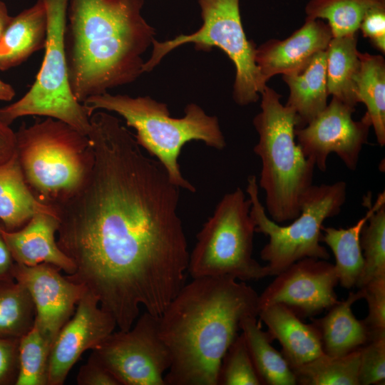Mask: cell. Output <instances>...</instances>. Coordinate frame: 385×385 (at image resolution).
<instances>
[{
    "label": "cell",
    "instance_id": "26",
    "mask_svg": "<svg viewBox=\"0 0 385 385\" xmlns=\"http://www.w3.org/2000/svg\"><path fill=\"white\" fill-rule=\"evenodd\" d=\"M360 66L355 77L358 103L366 107L378 143L385 145V61L381 55L359 52Z\"/></svg>",
    "mask_w": 385,
    "mask_h": 385
},
{
    "label": "cell",
    "instance_id": "36",
    "mask_svg": "<svg viewBox=\"0 0 385 385\" xmlns=\"http://www.w3.org/2000/svg\"><path fill=\"white\" fill-rule=\"evenodd\" d=\"M359 30L369 39L371 45L382 54L385 53V7L369 11L363 18Z\"/></svg>",
    "mask_w": 385,
    "mask_h": 385
},
{
    "label": "cell",
    "instance_id": "10",
    "mask_svg": "<svg viewBox=\"0 0 385 385\" xmlns=\"http://www.w3.org/2000/svg\"><path fill=\"white\" fill-rule=\"evenodd\" d=\"M39 1L48 21L43 61L30 89L18 101L0 108V120L10 125L24 116L49 117L88 135L90 116L74 97L68 80L65 30L69 0Z\"/></svg>",
    "mask_w": 385,
    "mask_h": 385
},
{
    "label": "cell",
    "instance_id": "5",
    "mask_svg": "<svg viewBox=\"0 0 385 385\" xmlns=\"http://www.w3.org/2000/svg\"><path fill=\"white\" fill-rule=\"evenodd\" d=\"M260 111L253 125L259 140L255 153L262 163L259 185L265 193V210L275 222L292 221L300 214V202L313 185L314 163L306 158L295 138V112L267 85L260 93Z\"/></svg>",
    "mask_w": 385,
    "mask_h": 385
},
{
    "label": "cell",
    "instance_id": "18",
    "mask_svg": "<svg viewBox=\"0 0 385 385\" xmlns=\"http://www.w3.org/2000/svg\"><path fill=\"white\" fill-rule=\"evenodd\" d=\"M257 316L272 339L282 346V354L291 369L324 354L317 329L304 323L289 308L273 304L259 309Z\"/></svg>",
    "mask_w": 385,
    "mask_h": 385
},
{
    "label": "cell",
    "instance_id": "19",
    "mask_svg": "<svg viewBox=\"0 0 385 385\" xmlns=\"http://www.w3.org/2000/svg\"><path fill=\"white\" fill-rule=\"evenodd\" d=\"M47 27L46 11L39 0L11 16L0 38V71L16 67L44 49Z\"/></svg>",
    "mask_w": 385,
    "mask_h": 385
},
{
    "label": "cell",
    "instance_id": "9",
    "mask_svg": "<svg viewBox=\"0 0 385 385\" xmlns=\"http://www.w3.org/2000/svg\"><path fill=\"white\" fill-rule=\"evenodd\" d=\"M202 24L195 32L180 34L165 41H153L152 53L143 66L150 72L173 50L193 43L195 50L210 51L213 47L223 51L235 67L232 87L234 101L240 106L255 103L267 86L255 61V43L245 33L240 0H198Z\"/></svg>",
    "mask_w": 385,
    "mask_h": 385
},
{
    "label": "cell",
    "instance_id": "20",
    "mask_svg": "<svg viewBox=\"0 0 385 385\" xmlns=\"http://www.w3.org/2000/svg\"><path fill=\"white\" fill-rule=\"evenodd\" d=\"M363 299L361 290L350 292L348 297L332 306L320 319L312 320L318 330L324 354L342 356L360 349L370 340L363 319L356 318L352 304Z\"/></svg>",
    "mask_w": 385,
    "mask_h": 385
},
{
    "label": "cell",
    "instance_id": "17",
    "mask_svg": "<svg viewBox=\"0 0 385 385\" xmlns=\"http://www.w3.org/2000/svg\"><path fill=\"white\" fill-rule=\"evenodd\" d=\"M58 226L56 215L39 212L19 230L6 231L1 227L0 232L15 263L27 266L49 263L70 275L75 272V265L57 243Z\"/></svg>",
    "mask_w": 385,
    "mask_h": 385
},
{
    "label": "cell",
    "instance_id": "33",
    "mask_svg": "<svg viewBox=\"0 0 385 385\" xmlns=\"http://www.w3.org/2000/svg\"><path fill=\"white\" fill-rule=\"evenodd\" d=\"M359 350V384L370 385L384 383L385 379V336L371 339Z\"/></svg>",
    "mask_w": 385,
    "mask_h": 385
},
{
    "label": "cell",
    "instance_id": "21",
    "mask_svg": "<svg viewBox=\"0 0 385 385\" xmlns=\"http://www.w3.org/2000/svg\"><path fill=\"white\" fill-rule=\"evenodd\" d=\"M57 216L56 210L40 202L28 186L16 153L0 164V223L6 231L24 226L36 214Z\"/></svg>",
    "mask_w": 385,
    "mask_h": 385
},
{
    "label": "cell",
    "instance_id": "34",
    "mask_svg": "<svg viewBox=\"0 0 385 385\" xmlns=\"http://www.w3.org/2000/svg\"><path fill=\"white\" fill-rule=\"evenodd\" d=\"M359 289L368 304V315L363 321L370 339L385 336V277L375 278Z\"/></svg>",
    "mask_w": 385,
    "mask_h": 385
},
{
    "label": "cell",
    "instance_id": "28",
    "mask_svg": "<svg viewBox=\"0 0 385 385\" xmlns=\"http://www.w3.org/2000/svg\"><path fill=\"white\" fill-rule=\"evenodd\" d=\"M359 349L342 356L323 354L292 368L297 384L359 385Z\"/></svg>",
    "mask_w": 385,
    "mask_h": 385
},
{
    "label": "cell",
    "instance_id": "24",
    "mask_svg": "<svg viewBox=\"0 0 385 385\" xmlns=\"http://www.w3.org/2000/svg\"><path fill=\"white\" fill-rule=\"evenodd\" d=\"M240 329L262 384H297L289 364L283 355L272 346L273 339L268 332L262 329L257 316H249L242 319Z\"/></svg>",
    "mask_w": 385,
    "mask_h": 385
},
{
    "label": "cell",
    "instance_id": "32",
    "mask_svg": "<svg viewBox=\"0 0 385 385\" xmlns=\"http://www.w3.org/2000/svg\"><path fill=\"white\" fill-rule=\"evenodd\" d=\"M261 384L241 333L231 344L222 359L218 385Z\"/></svg>",
    "mask_w": 385,
    "mask_h": 385
},
{
    "label": "cell",
    "instance_id": "39",
    "mask_svg": "<svg viewBox=\"0 0 385 385\" xmlns=\"http://www.w3.org/2000/svg\"><path fill=\"white\" fill-rule=\"evenodd\" d=\"M2 227L0 223V228ZM14 261L9 252L5 241L0 232V279L14 278L12 270Z\"/></svg>",
    "mask_w": 385,
    "mask_h": 385
},
{
    "label": "cell",
    "instance_id": "7",
    "mask_svg": "<svg viewBox=\"0 0 385 385\" xmlns=\"http://www.w3.org/2000/svg\"><path fill=\"white\" fill-rule=\"evenodd\" d=\"M246 190L251 202L250 215L255 232L269 237L260 257L267 262L270 276L277 275L303 258H329L327 249L320 244L322 227L326 219L340 212L345 202L346 185L344 181L312 185L302 197L300 214L285 226L267 216L259 197V186L255 175L248 177Z\"/></svg>",
    "mask_w": 385,
    "mask_h": 385
},
{
    "label": "cell",
    "instance_id": "27",
    "mask_svg": "<svg viewBox=\"0 0 385 385\" xmlns=\"http://www.w3.org/2000/svg\"><path fill=\"white\" fill-rule=\"evenodd\" d=\"M385 7V0H309L306 18L327 20L332 36L358 32L365 14L371 9Z\"/></svg>",
    "mask_w": 385,
    "mask_h": 385
},
{
    "label": "cell",
    "instance_id": "35",
    "mask_svg": "<svg viewBox=\"0 0 385 385\" xmlns=\"http://www.w3.org/2000/svg\"><path fill=\"white\" fill-rule=\"evenodd\" d=\"M19 339L0 337V385H16L19 372Z\"/></svg>",
    "mask_w": 385,
    "mask_h": 385
},
{
    "label": "cell",
    "instance_id": "11",
    "mask_svg": "<svg viewBox=\"0 0 385 385\" xmlns=\"http://www.w3.org/2000/svg\"><path fill=\"white\" fill-rule=\"evenodd\" d=\"M120 385H165L170 354L158 331V317L145 311L126 331L113 332L92 349Z\"/></svg>",
    "mask_w": 385,
    "mask_h": 385
},
{
    "label": "cell",
    "instance_id": "30",
    "mask_svg": "<svg viewBox=\"0 0 385 385\" xmlns=\"http://www.w3.org/2000/svg\"><path fill=\"white\" fill-rule=\"evenodd\" d=\"M53 340L39 327L19 339V372L16 385H48L49 356Z\"/></svg>",
    "mask_w": 385,
    "mask_h": 385
},
{
    "label": "cell",
    "instance_id": "40",
    "mask_svg": "<svg viewBox=\"0 0 385 385\" xmlns=\"http://www.w3.org/2000/svg\"><path fill=\"white\" fill-rule=\"evenodd\" d=\"M11 16L9 14L6 4L0 0V38L9 24Z\"/></svg>",
    "mask_w": 385,
    "mask_h": 385
},
{
    "label": "cell",
    "instance_id": "22",
    "mask_svg": "<svg viewBox=\"0 0 385 385\" xmlns=\"http://www.w3.org/2000/svg\"><path fill=\"white\" fill-rule=\"evenodd\" d=\"M289 91L285 104L295 112L296 128H302L319 115L327 105L326 50L317 53L302 69L283 75Z\"/></svg>",
    "mask_w": 385,
    "mask_h": 385
},
{
    "label": "cell",
    "instance_id": "8",
    "mask_svg": "<svg viewBox=\"0 0 385 385\" xmlns=\"http://www.w3.org/2000/svg\"><path fill=\"white\" fill-rule=\"evenodd\" d=\"M251 202L240 188L226 193L197 234L190 254L192 278L227 277L242 282L270 276L268 268L252 257L255 225Z\"/></svg>",
    "mask_w": 385,
    "mask_h": 385
},
{
    "label": "cell",
    "instance_id": "31",
    "mask_svg": "<svg viewBox=\"0 0 385 385\" xmlns=\"http://www.w3.org/2000/svg\"><path fill=\"white\" fill-rule=\"evenodd\" d=\"M364 267L356 287L385 277V202L369 217L360 235Z\"/></svg>",
    "mask_w": 385,
    "mask_h": 385
},
{
    "label": "cell",
    "instance_id": "29",
    "mask_svg": "<svg viewBox=\"0 0 385 385\" xmlns=\"http://www.w3.org/2000/svg\"><path fill=\"white\" fill-rule=\"evenodd\" d=\"M35 317L26 288L14 278L0 279V337L20 339L33 327Z\"/></svg>",
    "mask_w": 385,
    "mask_h": 385
},
{
    "label": "cell",
    "instance_id": "1",
    "mask_svg": "<svg viewBox=\"0 0 385 385\" xmlns=\"http://www.w3.org/2000/svg\"><path fill=\"white\" fill-rule=\"evenodd\" d=\"M92 166L55 208L66 275L128 330L140 308L160 317L185 284L190 253L178 215L180 188L110 112L90 117Z\"/></svg>",
    "mask_w": 385,
    "mask_h": 385
},
{
    "label": "cell",
    "instance_id": "3",
    "mask_svg": "<svg viewBox=\"0 0 385 385\" xmlns=\"http://www.w3.org/2000/svg\"><path fill=\"white\" fill-rule=\"evenodd\" d=\"M144 0H69L65 30L68 80L76 100L134 82L155 31Z\"/></svg>",
    "mask_w": 385,
    "mask_h": 385
},
{
    "label": "cell",
    "instance_id": "14",
    "mask_svg": "<svg viewBox=\"0 0 385 385\" xmlns=\"http://www.w3.org/2000/svg\"><path fill=\"white\" fill-rule=\"evenodd\" d=\"M117 327L113 317L86 291L70 319L63 326L51 346L48 385H62L81 356L101 344Z\"/></svg>",
    "mask_w": 385,
    "mask_h": 385
},
{
    "label": "cell",
    "instance_id": "16",
    "mask_svg": "<svg viewBox=\"0 0 385 385\" xmlns=\"http://www.w3.org/2000/svg\"><path fill=\"white\" fill-rule=\"evenodd\" d=\"M333 38L327 23L305 19L304 24L284 40L270 39L256 46L255 61L267 83L274 76L287 75L305 67Z\"/></svg>",
    "mask_w": 385,
    "mask_h": 385
},
{
    "label": "cell",
    "instance_id": "13",
    "mask_svg": "<svg viewBox=\"0 0 385 385\" xmlns=\"http://www.w3.org/2000/svg\"><path fill=\"white\" fill-rule=\"evenodd\" d=\"M339 283L333 264L326 260L306 257L276 275L259 295L260 309L282 304L299 317H310L339 302L335 292Z\"/></svg>",
    "mask_w": 385,
    "mask_h": 385
},
{
    "label": "cell",
    "instance_id": "15",
    "mask_svg": "<svg viewBox=\"0 0 385 385\" xmlns=\"http://www.w3.org/2000/svg\"><path fill=\"white\" fill-rule=\"evenodd\" d=\"M49 263L27 266L14 263V279L29 291L36 310L34 323L54 342L73 316L86 289L61 274Z\"/></svg>",
    "mask_w": 385,
    "mask_h": 385
},
{
    "label": "cell",
    "instance_id": "6",
    "mask_svg": "<svg viewBox=\"0 0 385 385\" xmlns=\"http://www.w3.org/2000/svg\"><path fill=\"white\" fill-rule=\"evenodd\" d=\"M15 135L28 186L40 202L55 208L79 188L92 166L88 136L49 117L30 125L23 123Z\"/></svg>",
    "mask_w": 385,
    "mask_h": 385
},
{
    "label": "cell",
    "instance_id": "23",
    "mask_svg": "<svg viewBox=\"0 0 385 385\" xmlns=\"http://www.w3.org/2000/svg\"><path fill=\"white\" fill-rule=\"evenodd\" d=\"M368 210L356 224L348 228L322 227L321 242L332 250L334 265L340 285L346 289L356 287L364 267V257L360 245V235L371 213L385 202V193H381L374 205L371 197H366Z\"/></svg>",
    "mask_w": 385,
    "mask_h": 385
},
{
    "label": "cell",
    "instance_id": "4",
    "mask_svg": "<svg viewBox=\"0 0 385 385\" xmlns=\"http://www.w3.org/2000/svg\"><path fill=\"white\" fill-rule=\"evenodd\" d=\"M91 117L96 111L114 112L127 126L134 128L138 145L165 168L172 183L181 189H196L183 175L178 158L185 143L202 141L207 146L222 150L226 146L218 119L207 114L196 103L185 108L182 118L170 116L168 106L150 96L131 97L106 92L90 97L83 103Z\"/></svg>",
    "mask_w": 385,
    "mask_h": 385
},
{
    "label": "cell",
    "instance_id": "12",
    "mask_svg": "<svg viewBox=\"0 0 385 385\" xmlns=\"http://www.w3.org/2000/svg\"><path fill=\"white\" fill-rule=\"evenodd\" d=\"M354 111L355 107L332 97L311 122L295 129L296 141L303 154L321 171H326L331 153L337 155L350 170H356L371 123L366 113L360 120H354Z\"/></svg>",
    "mask_w": 385,
    "mask_h": 385
},
{
    "label": "cell",
    "instance_id": "2",
    "mask_svg": "<svg viewBox=\"0 0 385 385\" xmlns=\"http://www.w3.org/2000/svg\"><path fill=\"white\" fill-rule=\"evenodd\" d=\"M259 294L227 277L185 284L158 317L159 334L171 364L165 385H218L222 359L242 319L258 314Z\"/></svg>",
    "mask_w": 385,
    "mask_h": 385
},
{
    "label": "cell",
    "instance_id": "25",
    "mask_svg": "<svg viewBox=\"0 0 385 385\" xmlns=\"http://www.w3.org/2000/svg\"><path fill=\"white\" fill-rule=\"evenodd\" d=\"M357 49V32L333 37L327 49V83L328 94L355 107V77L360 66Z\"/></svg>",
    "mask_w": 385,
    "mask_h": 385
},
{
    "label": "cell",
    "instance_id": "41",
    "mask_svg": "<svg viewBox=\"0 0 385 385\" xmlns=\"http://www.w3.org/2000/svg\"><path fill=\"white\" fill-rule=\"evenodd\" d=\"M14 88L0 79V101H9L15 96Z\"/></svg>",
    "mask_w": 385,
    "mask_h": 385
},
{
    "label": "cell",
    "instance_id": "37",
    "mask_svg": "<svg viewBox=\"0 0 385 385\" xmlns=\"http://www.w3.org/2000/svg\"><path fill=\"white\" fill-rule=\"evenodd\" d=\"M76 382L78 385H120L111 373L92 356L80 367Z\"/></svg>",
    "mask_w": 385,
    "mask_h": 385
},
{
    "label": "cell",
    "instance_id": "38",
    "mask_svg": "<svg viewBox=\"0 0 385 385\" xmlns=\"http://www.w3.org/2000/svg\"><path fill=\"white\" fill-rule=\"evenodd\" d=\"M16 152L15 131L0 120V164L9 160Z\"/></svg>",
    "mask_w": 385,
    "mask_h": 385
}]
</instances>
